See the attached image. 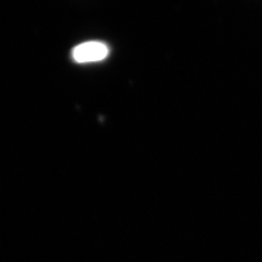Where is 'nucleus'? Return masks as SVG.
Segmentation results:
<instances>
[{"instance_id":"obj_1","label":"nucleus","mask_w":262,"mask_h":262,"mask_svg":"<svg viewBox=\"0 0 262 262\" xmlns=\"http://www.w3.org/2000/svg\"><path fill=\"white\" fill-rule=\"evenodd\" d=\"M110 54L107 45L101 42H86L73 48L72 58L77 62H94L105 59Z\"/></svg>"}]
</instances>
